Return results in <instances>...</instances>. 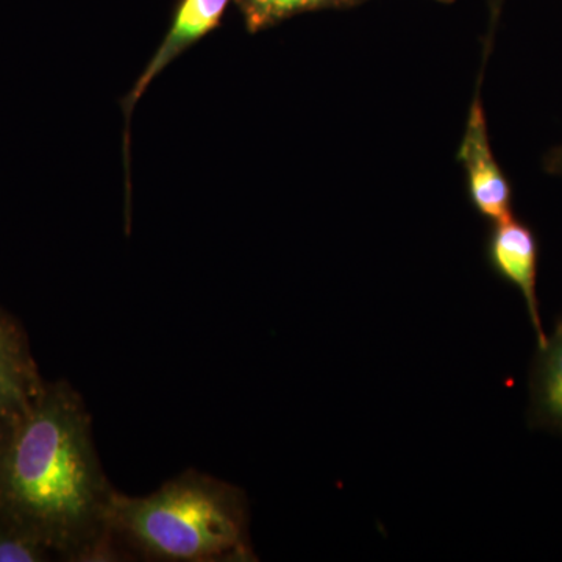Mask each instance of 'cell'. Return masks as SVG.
<instances>
[{
  "mask_svg": "<svg viewBox=\"0 0 562 562\" xmlns=\"http://www.w3.org/2000/svg\"><path fill=\"white\" fill-rule=\"evenodd\" d=\"M458 160L464 166L469 198L480 216L494 224L512 220V183L491 149L490 133L479 98L472 103L464 138L458 150Z\"/></svg>",
  "mask_w": 562,
  "mask_h": 562,
  "instance_id": "obj_4",
  "label": "cell"
},
{
  "mask_svg": "<svg viewBox=\"0 0 562 562\" xmlns=\"http://www.w3.org/2000/svg\"><path fill=\"white\" fill-rule=\"evenodd\" d=\"M543 166H546L547 171L550 173L562 176V146L557 147V149H553L547 155Z\"/></svg>",
  "mask_w": 562,
  "mask_h": 562,
  "instance_id": "obj_10",
  "label": "cell"
},
{
  "mask_svg": "<svg viewBox=\"0 0 562 562\" xmlns=\"http://www.w3.org/2000/svg\"><path fill=\"white\" fill-rule=\"evenodd\" d=\"M57 560L44 543L0 517V562H46Z\"/></svg>",
  "mask_w": 562,
  "mask_h": 562,
  "instance_id": "obj_9",
  "label": "cell"
},
{
  "mask_svg": "<svg viewBox=\"0 0 562 562\" xmlns=\"http://www.w3.org/2000/svg\"><path fill=\"white\" fill-rule=\"evenodd\" d=\"M249 522L244 491L192 469L144 497L114 492L109 512L114 541L144 561H257Z\"/></svg>",
  "mask_w": 562,
  "mask_h": 562,
  "instance_id": "obj_2",
  "label": "cell"
},
{
  "mask_svg": "<svg viewBox=\"0 0 562 562\" xmlns=\"http://www.w3.org/2000/svg\"><path fill=\"white\" fill-rule=\"evenodd\" d=\"M531 420L562 432V317L539 349L531 373Z\"/></svg>",
  "mask_w": 562,
  "mask_h": 562,
  "instance_id": "obj_7",
  "label": "cell"
},
{
  "mask_svg": "<svg viewBox=\"0 0 562 562\" xmlns=\"http://www.w3.org/2000/svg\"><path fill=\"white\" fill-rule=\"evenodd\" d=\"M438 2L452 3V2H454V0H438Z\"/></svg>",
  "mask_w": 562,
  "mask_h": 562,
  "instance_id": "obj_12",
  "label": "cell"
},
{
  "mask_svg": "<svg viewBox=\"0 0 562 562\" xmlns=\"http://www.w3.org/2000/svg\"><path fill=\"white\" fill-rule=\"evenodd\" d=\"M241 11L247 32L257 33L290 20L295 14L317 10H342L366 0H233Z\"/></svg>",
  "mask_w": 562,
  "mask_h": 562,
  "instance_id": "obj_8",
  "label": "cell"
},
{
  "mask_svg": "<svg viewBox=\"0 0 562 562\" xmlns=\"http://www.w3.org/2000/svg\"><path fill=\"white\" fill-rule=\"evenodd\" d=\"M487 262L492 271L508 281L522 294L539 349L546 346L541 306L538 299L539 241L535 232L516 217L497 222L486 244Z\"/></svg>",
  "mask_w": 562,
  "mask_h": 562,
  "instance_id": "obj_5",
  "label": "cell"
},
{
  "mask_svg": "<svg viewBox=\"0 0 562 562\" xmlns=\"http://www.w3.org/2000/svg\"><path fill=\"white\" fill-rule=\"evenodd\" d=\"M232 0H177L173 5L171 24L162 38L160 46L154 52L146 68L132 90L122 99L121 106L125 117L124 157L125 171L131 177V117L133 110L138 105L139 99L150 87L151 81L168 68L173 60L180 57L183 52L191 49L194 44L205 38L211 32L220 27L222 18L228 9Z\"/></svg>",
  "mask_w": 562,
  "mask_h": 562,
  "instance_id": "obj_3",
  "label": "cell"
},
{
  "mask_svg": "<svg viewBox=\"0 0 562 562\" xmlns=\"http://www.w3.org/2000/svg\"><path fill=\"white\" fill-rule=\"evenodd\" d=\"M13 422L0 419V457H2L3 447H5L7 439H9L11 425H13Z\"/></svg>",
  "mask_w": 562,
  "mask_h": 562,
  "instance_id": "obj_11",
  "label": "cell"
},
{
  "mask_svg": "<svg viewBox=\"0 0 562 562\" xmlns=\"http://www.w3.org/2000/svg\"><path fill=\"white\" fill-rule=\"evenodd\" d=\"M113 486L92 439L91 416L65 380L46 383L11 425L0 457V517L60 561H122L109 531Z\"/></svg>",
  "mask_w": 562,
  "mask_h": 562,
  "instance_id": "obj_1",
  "label": "cell"
},
{
  "mask_svg": "<svg viewBox=\"0 0 562 562\" xmlns=\"http://www.w3.org/2000/svg\"><path fill=\"white\" fill-rule=\"evenodd\" d=\"M20 322L0 308V419L16 420L46 387Z\"/></svg>",
  "mask_w": 562,
  "mask_h": 562,
  "instance_id": "obj_6",
  "label": "cell"
}]
</instances>
